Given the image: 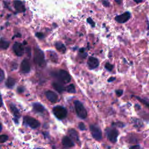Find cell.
<instances>
[{
	"mask_svg": "<svg viewBox=\"0 0 149 149\" xmlns=\"http://www.w3.org/2000/svg\"><path fill=\"white\" fill-rule=\"evenodd\" d=\"M34 61L36 65L40 67H44L45 65L44 52L38 48H36L34 51Z\"/></svg>",
	"mask_w": 149,
	"mask_h": 149,
	"instance_id": "obj_1",
	"label": "cell"
},
{
	"mask_svg": "<svg viewBox=\"0 0 149 149\" xmlns=\"http://www.w3.org/2000/svg\"><path fill=\"white\" fill-rule=\"evenodd\" d=\"M74 108H75V111L77 115L80 118H81V119L86 118L87 116V112L84 107L83 106V104L80 101L78 100H76L74 102Z\"/></svg>",
	"mask_w": 149,
	"mask_h": 149,
	"instance_id": "obj_2",
	"label": "cell"
},
{
	"mask_svg": "<svg viewBox=\"0 0 149 149\" xmlns=\"http://www.w3.org/2000/svg\"><path fill=\"white\" fill-rule=\"evenodd\" d=\"M53 113L54 115L59 119H63L67 116V110L63 107L61 105H57L54 107Z\"/></svg>",
	"mask_w": 149,
	"mask_h": 149,
	"instance_id": "obj_3",
	"label": "cell"
},
{
	"mask_svg": "<svg viewBox=\"0 0 149 149\" xmlns=\"http://www.w3.org/2000/svg\"><path fill=\"white\" fill-rule=\"evenodd\" d=\"M58 79L63 83H68L70 81L71 78L69 74L65 70L60 69L56 73Z\"/></svg>",
	"mask_w": 149,
	"mask_h": 149,
	"instance_id": "obj_4",
	"label": "cell"
},
{
	"mask_svg": "<svg viewBox=\"0 0 149 149\" xmlns=\"http://www.w3.org/2000/svg\"><path fill=\"white\" fill-rule=\"evenodd\" d=\"M105 131L108 140L112 143H115L117 140V137L119 134L118 130L114 127H108L106 129Z\"/></svg>",
	"mask_w": 149,
	"mask_h": 149,
	"instance_id": "obj_5",
	"label": "cell"
},
{
	"mask_svg": "<svg viewBox=\"0 0 149 149\" xmlns=\"http://www.w3.org/2000/svg\"><path fill=\"white\" fill-rule=\"evenodd\" d=\"M90 130L92 136L96 140H100L102 139V131L101 129L97 125H91Z\"/></svg>",
	"mask_w": 149,
	"mask_h": 149,
	"instance_id": "obj_6",
	"label": "cell"
},
{
	"mask_svg": "<svg viewBox=\"0 0 149 149\" xmlns=\"http://www.w3.org/2000/svg\"><path fill=\"white\" fill-rule=\"evenodd\" d=\"M24 122L26 124H27L29 126L33 129L37 128L40 126V123L38 120L34 118H32L29 116H26L24 117Z\"/></svg>",
	"mask_w": 149,
	"mask_h": 149,
	"instance_id": "obj_7",
	"label": "cell"
},
{
	"mask_svg": "<svg viewBox=\"0 0 149 149\" xmlns=\"http://www.w3.org/2000/svg\"><path fill=\"white\" fill-rule=\"evenodd\" d=\"M130 17V13L129 12H126L120 15H118L115 17V20L119 23H124L126 22Z\"/></svg>",
	"mask_w": 149,
	"mask_h": 149,
	"instance_id": "obj_8",
	"label": "cell"
},
{
	"mask_svg": "<svg viewBox=\"0 0 149 149\" xmlns=\"http://www.w3.org/2000/svg\"><path fill=\"white\" fill-rule=\"evenodd\" d=\"M13 49L17 56H22L24 54V47L20 42H15L13 45Z\"/></svg>",
	"mask_w": 149,
	"mask_h": 149,
	"instance_id": "obj_9",
	"label": "cell"
},
{
	"mask_svg": "<svg viewBox=\"0 0 149 149\" xmlns=\"http://www.w3.org/2000/svg\"><path fill=\"white\" fill-rule=\"evenodd\" d=\"M87 65L90 69H95L99 65V61L96 58L93 56H90L88 59Z\"/></svg>",
	"mask_w": 149,
	"mask_h": 149,
	"instance_id": "obj_10",
	"label": "cell"
},
{
	"mask_svg": "<svg viewBox=\"0 0 149 149\" xmlns=\"http://www.w3.org/2000/svg\"><path fill=\"white\" fill-rule=\"evenodd\" d=\"M45 96L51 102L55 103L58 100V95L56 93L54 92L51 91V90H48L45 92Z\"/></svg>",
	"mask_w": 149,
	"mask_h": 149,
	"instance_id": "obj_11",
	"label": "cell"
},
{
	"mask_svg": "<svg viewBox=\"0 0 149 149\" xmlns=\"http://www.w3.org/2000/svg\"><path fill=\"white\" fill-rule=\"evenodd\" d=\"M62 143L66 148H70L73 147L74 144L73 140L68 136H64L62 139Z\"/></svg>",
	"mask_w": 149,
	"mask_h": 149,
	"instance_id": "obj_12",
	"label": "cell"
},
{
	"mask_svg": "<svg viewBox=\"0 0 149 149\" xmlns=\"http://www.w3.org/2000/svg\"><path fill=\"white\" fill-rule=\"evenodd\" d=\"M20 70L23 73H27L30 72V65L27 59H24L20 65Z\"/></svg>",
	"mask_w": 149,
	"mask_h": 149,
	"instance_id": "obj_13",
	"label": "cell"
},
{
	"mask_svg": "<svg viewBox=\"0 0 149 149\" xmlns=\"http://www.w3.org/2000/svg\"><path fill=\"white\" fill-rule=\"evenodd\" d=\"M14 7L15 9L19 12H23L25 11L26 8L24 4L21 1H14Z\"/></svg>",
	"mask_w": 149,
	"mask_h": 149,
	"instance_id": "obj_14",
	"label": "cell"
},
{
	"mask_svg": "<svg viewBox=\"0 0 149 149\" xmlns=\"http://www.w3.org/2000/svg\"><path fill=\"white\" fill-rule=\"evenodd\" d=\"M68 134L70 138L75 141L79 142V138L77 132L73 129H70L68 130Z\"/></svg>",
	"mask_w": 149,
	"mask_h": 149,
	"instance_id": "obj_15",
	"label": "cell"
},
{
	"mask_svg": "<svg viewBox=\"0 0 149 149\" xmlns=\"http://www.w3.org/2000/svg\"><path fill=\"white\" fill-rule=\"evenodd\" d=\"M52 86L57 91L58 93H61L65 90V88L63 85L59 82H54L52 83Z\"/></svg>",
	"mask_w": 149,
	"mask_h": 149,
	"instance_id": "obj_16",
	"label": "cell"
},
{
	"mask_svg": "<svg viewBox=\"0 0 149 149\" xmlns=\"http://www.w3.org/2000/svg\"><path fill=\"white\" fill-rule=\"evenodd\" d=\"M55 48H56V49L58 51H59L61 53H65L66 51V47L65 46V45L62 43L60 41H58L55 43Z\"/></svg>",
	"mask_w": 149,
	"mask_h": 149,
	"instance_id": "obj_17",
	"label": "cell"
},
{
	"mask_svg": "<svg viewBox=\"0 0 149 149\" xmlns=\"http://www.w3.org/2000/svg\"><path fill=\"white\" fill-rule=\"evenodd\" d=\"M9 109L12 112V113L14 115V116L16 118H19L20 117V113L17 108L13 104H10L9 105Z\"/></svg>",
	"mask_w": 149,
	"mask_h": 149,
	"instance_id": "obj_18",
	"label": "cell"
},
{
	"mask_svg": "<svg viewBox=\"0 0 149 149\" xmlns=\"http://www.w3.org/2000/svg\"><path fill=\"white\" fill-rule=\"evenodd\" d=\"M33 108L37 112H42L44 111V107L38 102L34 103L33 104Z\"/></svg>",
	"mask_w": 149,
	"mask_h": 149,
	"instance_id": "obj_19",
	"label": "cell"
},
{
	"mask_svg": "<svg viewBox=\"0 0 149 149\" xmlns=\"http://www.w3.org/2000/svg\"><path fill=\"white\" fill-rule=\"evenodd\" d=\"M6 86L9 88H12L15 84V80L12 77H8L5 83Z\"/></svg>",
	"mask_w": 149,
	"mask_h": 149,
	"instance_id": "obj_20",
	"label": "cell"
},
{
	"mask_svg": "<svg viewBox=\"0 0 149 149\" xmlns=\"http://www.w3.org/2000/svg\"><path fill=\"white\" fill-rule=\"evenodd\" d=\"M49 58L54 62H57L58 59L57 54L54 51H49Z\"/></svg>",
	"mask_w": 149,
	"mask_h": 149,
	"instance_id": "obj_21",
	"label": "cell"
},
{
	"mask_svg": "<svg viewBox=\"0 0 149 149\" xmlns=\"http://www.w3.org/2000/svg\"><path fill=\"white\" fill-rule=\"evenodd\" d=\"M9 46V42L7 41L0 40V48L2 49H6Z\"/></svg>",
	"mask_w": 149,
	"mask_h": 149,
	"instance_id": "obj_22",
	"label": "cell"
},
{
	"mask_svg": "<svg viewBox=\"0 0 149 149\" xmlns=\"http://www.w3.org/2000/svg\"><path fill=\"white\" fill-rule=\"evenodd\" d=\"M66 90L69 93H75L76 90L73 84H70L66 87Z\"/></svg>",
	"mask_w": 149,
	"mask_h": 149,
	"instance_id": "obj_23",
	"label": "cell"
},
{
	"mask_svg": "<svg viewBox=\"0 0 149 149\" xmlns=\"http://www.w3.org/2000/svg\"><path fill=\"white\" fill-rule=\"evenodd\" d=\"M136 98L139 100L140 102H141L143 104H144L145 105L149 107V99L148 98H140L139 97H136Z\"/></svg>",
	"mask_w": 149,
	"mask_h": 149,
	"instance_id": "obj_24",
	"label": "cell"
},
{
	"mask_svg": "<svg viewBox=\"0 0 149 149\" xmlns=\"http://www.w3.org/2000/svg\"><path fill=\"white\" fill-rule=\"evenodd\" d=\"M8 139V136L6 134L0 135V143H3Z\"/></svg>",
	"mask_w": 149,
	"mask_h": 149,
	"instance_id": "obj_25",
	"label": "cell"
},
{
	"mask_svg": "<svg viewBox=\"0 0 149 149\" xmlns=\"http://www.w3.org/2000/svg\"><path fill=\"white\" fill-rule=\"evenodd\" d=\"M105 68L109 71H111L113 68V65L109 63H106L105 65Z\"/></svg>",
	"mask_w": 149,
	"mask_h": 149,
	"instance_id": "obj_26",
	"label": "cell"
},
{
	"mask_svg": "<svg viewBox=\"0 0 149 149\" xmlns=\"http://www.w3.org/2000/svg\"><path fill=\"white\" fill-rule=\"evenodd\" d=\"M79 54L81 55V57H83V58H84L86 55H87V54L86 53V52L84 51V48H81L79 50Z\"/></svg>",
	"mask_w": 149,
	"mask_h": 149,
	"instance_id": "obj_27",
	"label": "cell"
},
{
	"mask_svg": "<svg viewBox=\"0 0 149 149\" xmlns=\"http://www.w3.org/2000/svg\"><path fill=\"white\" fill-rule=\"evenodd\" d=\"M5 78V74L3 71L0 69V82L2 81Z\"/></svg>",
	"mask_w": 149,
	"mask_h": 149,
	"instance_id": "obj_28",
	"label": "cell"
},
{
	"mask_svg": "<svg viewBox=\"0 0 149 149\" xmlns=\"http://www.w3.org/2000/svg\"><path fill=\"white\" fill-rule=\"evenodd\" d=\"M79 128L81 130H86V126L84 125V124L82 122L79 123Z\"/></svg>",
	"mask_w": 149,
	"mask_h": 149,
	"instance_id": "obj_29",
	"label": "cell"
},
{
	"mask_svg": "<svg viewBox=\"0 0 149 149\" xmlns=\"http://www.w3.org/2000/svg\"><path fill=\"white\" fill-rule=\"evenodd\" d=\"M87 22H88L89 24H90L93 27H94V26H95V23H94V22L93 20V19H92L91 18L88 17V18L87 19Z\"/></svg>",
	"mask_w": 149,
	"mask_h": 149,
	"instance_id": "obj_30",
	"label": "cell"
},
{
	"mask_svg": "<svg viewBox=\"0 0 149 149\" xmlns=\"http://www.w3.org/2000/svg\"><path fill=\"white\" fill-rule=\"evenodd\" d=\"M115 92H116V94L118 96H120L123 94V90H118Z\"/></svg>",
	"mask_w": 149,
	"mask_h": 149,
	"instance_id": "obj_31",
	"label": "cell"
},
{
	"mask_svg": "<svg viewBox=\"0 0 149 149\" xmlns=\"http://www.w3.org/2000/svg\"><path fill=\"white\" fill-rule=\"evenodd\" d=\"M36 36L38 38H42L44 37V35H43V34L42 33H37L36 34Z\"/></svg>",
	"mask_w": 149,
	"mask_h": 149,
	"instance_id": "obj_32",
	"label": "cell"
},
{
	"mask_svg": "<svg viewBox=\"0 0 149 149\" xmlns=\"http://www.w3.org/2000/svg\"><path fill=\"white\" fill-rule=\"evenodd\" d=\"M129 149H141L140 146L139 145H136V146H133L132 147H131Z\"/></svg>",
	"mask_w": 149,
	"mask_h": 149,
	"instance_id": "obj_33",
	"label": "cell"
},
{
	"mask_svg": "<svg viewBox=\"0 0 149 149\" xmlns=\"http://www.w3.org/2000/svg\"><path fill=\"white\" fill-rule=\"evenodd\" d=\"M102 4L104 5V6H109V2L108 1H104L102 2Z\"/></svg>",
	"mask_w": 149,
	"mask_h": 149,
	"instance_id": "obj_34",
	"label": "cell"
},
{
	"mask_svg": "<svg viewBox=\"0 0 149 149\" xmlns=\"http://www.w3.org/2000/svg\"><path fill=\"white\" fill-rule=\"evenodd\" d=\"M115 80V77H109V78L108 79V82H112V81H114Z\"/></svg>",
	"mask_w": 149,
	"mask_h": 149,
	"instance_id": "obj_35",
	"label": "cell"
},
{
	"mask_svg": "<svg viewBox=\"0 0 149 149\" xmlns=\"http://www.w3.org/2000/svg\"><path fill=\"white\" fill-rule=\"evenodd\" d=\"M2 97H1V95L0 94V107L2 105Z\"/></svg>",
	"mask_w": 149,
	"mask_h": 149,
	"instance_id": "obj_36",
	"label": "cell"
},
{
	"mask_svg": "<svg viewBox=\"0 0 149 149\" xmlns=\"http://www.w3.org/2000/svg\"><path fill=\"white\" fill-rule=\"evenodd\" d=\"M18 91H19V92H23V88L18 87Z\"/></svg>",
	"mask_w": 149,
	"mask_h": 149,
	"instance_id": "obj_37",
	"label": "cell"
},
{
	"mask_svg": "<svg viewBox=\"0 0 149 149\" xmlns=\"http://www.w3.org/2000/svg\"><path fill=\"white\" fill-rule=\"evenodd\" d=\"M134 2H136V3H140V2H142V1H135V0H134Z\"/></svg>",
	"mask_w": 149,
	"mask_h": 149,
	"instance_id": "obj_38",
	"label": "cell"
},
{
	"mask_svg": "<svg viewBox=\"0 0 149 149\" xmlns=\"http://www.w3.org/2000/svg\"><path fill=\"white\" fill-rule=\"evenodd\" d=\"M1 130H2V125H1V124L0 123V132H1Z\"/></svg>",
	"mask_w": 149,
	"mask_h": 149,
	"instance_id": "obj_39",
	"label": "cell"
},
{
	"mask_svg": "<svg viewBox=\"0 0 149 149\" xmlns=\"http://www.w3.org/2000/svg\"><path fill=\"white\" fill-rule=\"evenodd\" d=\"M115 1H116V2L118 3H120V2H121L120 1H116V0Z\"/></svg>",
	"mask_w": 149,
	"mask_h": 149,
	"instance_id": "obj_40",
	"label": "cell"
}]
</instances>
